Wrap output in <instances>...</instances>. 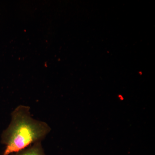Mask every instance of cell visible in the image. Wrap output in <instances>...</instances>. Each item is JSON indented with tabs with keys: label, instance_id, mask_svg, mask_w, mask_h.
<instances>
[{
	"label": "cell",
	"instance_id": "cell-1",
	"mask_svg": "<svg viewBox=\"0 0 155 155\" xmlns=\"http://www.w3.org/2000/svg\"><path fill=\"white\" fill-rule=\"evenodd\" d=\"M11 117L10 124L1 137V142L5 145L2 155L12 154L41 142L51 131L46 122L34 119L28 106H17Z\"/></svg>",
	"mask_w": 155,
	"mask_h": 155
},
{
	"label": "cell",
	"instance_id": "cell-2",
	"mask_svg": "<svg viewBox=\"0 0 155 155\" xmlns=\"http://www.w3.org/2000/svg\"><path fill=\"white\" fill-rule=\"evenodd\" d=\"M11 155H46L43 148L41 142H37L25 149Z\"/></svg>",
	"mask_w": 155,
	"mask_h": 155
}]
</instances>
